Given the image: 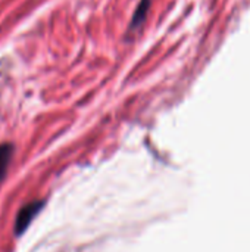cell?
Segmentation results:
<instances>
[{"instance_id": "6da1fadb", "label": "cell", "mask_w": 250, "mask_h": 252, "mask_svg": "<svg viewBox=\"0 0 250 252\" xmlns=\"http://www.w3.org/2000/svg\"><path fill=\"white\" fill-rule=\"evenodd\" d=\"M41 207H43V202H32V204H28V205H25L21 211H19V214H18V217H16V223H15V232H16V235H21L27 227H28V224L32 221V219L38 214V211L41 210Z\"/></svg>"}, {"instance_id": "7a4b0ae2", "label": "cell", "mask_w": 250, "mask_h": 252, "mask_svg": "<svg viewBox=\"0 0 250 252\" xmlns=\"http://www.w3.org/2000/svg\"><path fill=\"white\" fill-rule=\"evenodd\" d=\"M150 4H152V0H140V3L137 4L136 10L133 13L131 22H130V30H137L143 25V22L146 21V16L149 13Z\"/></svg>"}, {"instance_id": "3957f363", "label": "cell", "mask_w": 250, "mask_h": 252, "mask_svg": "<svg viewBox=\"0 0 250 252\" xmlns=\"http://www.w3.org/2000/svg\"><path fill=\"white\" fill-rule=\"evenodd\" d=\"M12 154H13V146L6 143V145H0V182L4 179L10 159H12Z\"/></svg>"}]
</instances>
